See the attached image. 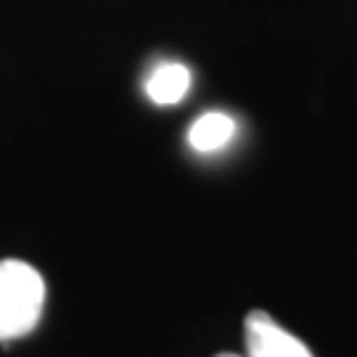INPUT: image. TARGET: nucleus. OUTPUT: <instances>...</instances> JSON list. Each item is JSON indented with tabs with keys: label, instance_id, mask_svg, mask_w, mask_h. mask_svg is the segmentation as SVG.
Segmentation results:
<instances>
[{
	"label": "nucleus",
	"instance_id": "f257e3e1",
	"mask_svg": "<svg viewBox=\"0 0 357 357\" xmlns=\"http://www.w3.org/2000/svg\"><path fill=\"white\" fill-rule=\"evenodd\" d=\"M45 307V281L22 259H0V342L38 328Z\"/></svg>",
	"mask_w": 357,
	"mask_h": 357
},
{
	"label": "nucleus",
	"instance_id": "f03ea898",
	"mask_svg": "<svg viewBox=\"0 0 357 357\" xmlns=\"http://www.w3.org/2000/svg\"><path fill=\"white\" fill-rule=\"evenodd\" d=\"M246 357H312L302 339L289 333L262 310H252L243 320Z\"/></svg>",
	"mask_w": 357,
	"mask_h": 357
},
{
	"label": "nucleus",
	"instance_id": "7ed1b4c3",
	"mask_svg": "<svg viewBox=\"0 0 357 357\" xmlns=\"http://www.w3.org/2000/svg\"><path fill=\"white\" fill-rule=\"evenodd\" d=\"M191 88V72L188 66L178 61H165L151 72L146 82V93L153 103L159 106H175L185 98V93Z\"/></svg>",
	"mask_w": 357,
	"mask_h": 357
},
{
	"label": "nucleus",
	"instance_id": "20e7f679",
	"mask_svg": "<svg viewBox=\"0 0 357 357\" xmlns=\"http://www.w3.org/2000/svg\"><path fill=\"white\" fill-rule=\"evenodd\" d=\"M236 135V122L233 116L222 114V112H206L191 125L188 132V141L196 151L212 153L220 151L222 146H228L230 138Z\"/></svg>",
	"mask_w": 357,
	"mask_h": 357
},
{
	"label": "nucleus",
	"instance_id": "39448f33",
	"mask_svg": "<svg viewBox=\"0 0 357 357\" xmlns=\"http://www.w3.org/2000/svg\"><path fill=\"white\" fill-rule=\"evenodd\" d=\"M217 357H241V355H233V352H222V355H217Z\"/></svg>",
	"mask_w": 357,
	"mask_h": 357
}]
</instances>
